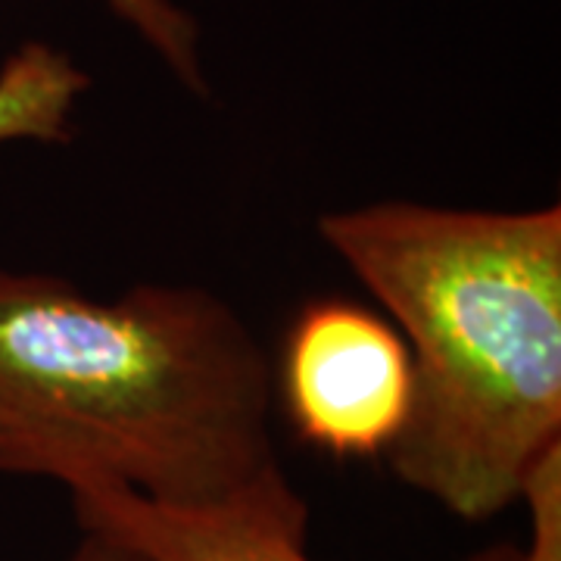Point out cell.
Returning <instances> with one entry per match:
<instances>
[{
	"label": "cell",
	"mask_w": 561,
	"mask_h": 561,
	"mask_svg": "<svg viewBox=\"0 0 561 561\" xmlns=\"http://www.w3.org/2000/svg\"><path fill=\"white\" fill-rule=\"evenodd\" d=\"M275 365L197 284L94 300L0 268V474L213 505L280 471Z\"/></svg>",
	"instance_id": "cell-1"
},
{
	"label": "cell",
	"mask_w": 561,
	"mask_h": 561,
	"mask_svg": "<svg viewBox=\"0 0 561 561\" xmlns=\"http://www.w3.org/2000/svg\"><path fill=\"white\" fill-rule=\"evenodd\" d=\"M321 243L397 321L412 359L393 478L459 522L522 500L561 446V209L383 201L324 213Z\"/></svg>",
	"instance_id": "cell-2"
},
{
	"label": "cell",
	"mask_w": 561,
	"mask_h": 561,
	"mask_svg": "<svg viewBox=\"0 0 561 561\" xmlns=\"http://www.w3.org/2000/svg\"><path fill=\"white\" fill-rule=\"evenodd\" d=\"M275 393L309 446L334 459H383L412 405L409 346L359 302H309L284 341Z\"/></svg>",
	"instance_id": "cell-3"
},
{
	"label": "cell",
	"mask_w": 561,
	"mask_h": 561,
	"mask_svg": "<svg viewBox=\"0 0 561 561\" xmlns=\"http://www.w3.org/2000/svg\"><path fill=\"white\" fill-rule=\"evenodd\" d=\"M81 530L128 542L150 561H316L306 552L309 505L284 468L213 505H162L116 483L69 490ZM471 561H524L522 546H493Z\"/></svg>",
	"instance_id": "cell-4"
},
{
	"label": "cell",
	"mask_w": 561,
	"mask_h": 561,
	"mask_svg": "<svg viewBox=\"0 0 561 561\" xmlns=\"http://www.w3.org/2000/svg\"><path fill=\"white\" fill-rule=\"evenodd\" d=\"M103 7L128 25L162 69L194 98H209L213 84L203 57V28L197 16L179 0H101Z\"/></svg>",
	"instance_id": "cell-5"
},
{
	"label": "cell",
	"mask_w": 561,
	"mask_h": 561,
	"mask_svg": "<svg viewBox=\"0 0 561 561\" xmlns=\"http://www.w3.org/2000/svg\"><path fill=\"white\" fill-rule=\"evenodd\" d=\"M530 515V542L524 561H561V446L549 449L522 486V500Z\"/></svg>",
	"instance_id": "cell-6"
},
{
	"label": "cell",
	"mask_w": 561,
	"mask_h": 561,
	"mask_svg": "<svg viewBox=\"0 0 561 561\" xmlns=\"http://www.w3.org/2000/svg\"><path fill=\"white\" fill-rule=\"evenodd\" d=\"M66 561H150L140 556L138 549H131L128 542L113 540L98 530H81V542L72 549V556Z\"/></svg>",
	"instance_id": "cell-7"
}]
</instances>
